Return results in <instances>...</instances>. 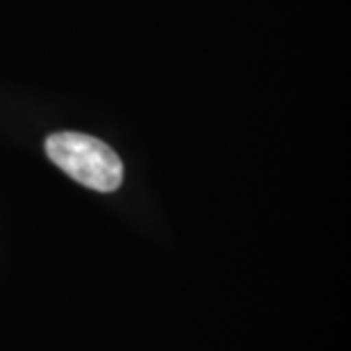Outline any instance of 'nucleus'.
<instances>
[{"mask_svg":"<svg viewBox=\"0 0 351 351\" xmlns=\"http://www.w3.org/2000/svg\"><path fill=\"white\" fill-rule=\"evenodd\" d=\"M46 153L62 171L96 192H114L123 180L121 160L96 137L55 132L46 139Z\"/></svg>","mask_w":351,"mask_h":351,"instance_id":"f257e3e1","label":"nucleus"}]
</instances>
